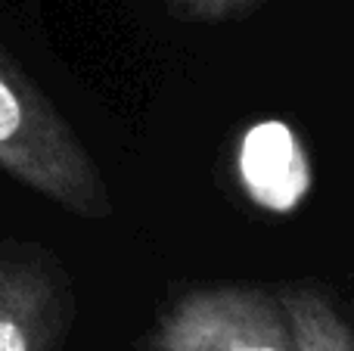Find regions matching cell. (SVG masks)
Segmentation results:
<instances>
[{"mask_svg":"<svg viewBox=\"0 0 354 351\" xmlns=\"http://www.w3.org/2000/svg\"><path fill=\"white\" fill-rule=\"evenodd\" d=\"M187 22H230L255 12L264 0H156Z\"/></svg>","mask_w":354,"mask_h":351,"instance_id":"5b68a950","label":"cell"},{"mask_svg":"<svg viewBox=\"0 0 354 351\" xmlns=\"http://www.w3.org/2000/svg\"><path fill=\"white\" fill-rule=\"evenodd\" d=\"M280 302L292 323L295 351H354V333L345 317L314 286H289Z\"/></svg>","mask_w":354,"mask_h":351,"instance_id":"277c9868","label":"cell"},{"mask_svg":"<svg viewBox=\"0 0 354 351\" xmlns=\"http://www.w3.org/2000/svg\"><path fill=\"white\" fill-rule=\"evenodd\" d=\"M0 171L81 218L103 221L112 196L72 124L0 47Z\"/></svg>","mask_w":354,"mask_h":351,"instance_id":"6da1fadb","label":"cell"},{"mask_svg":"<svg viewBox=\"0 0 354 351\" xmlns=\"http://www.w3.org/2000/svg\"><path fill=\"white\" fill-rule=\"evenodd\" d=\"M68 323L72 290L53 255L0 240V351H59Z\"/></svg>","mask_w":354,"mask_h":351,"instance_id":"3957f363","label":"cell"},{"mask_svg":"<svg viewBox=\"0 0 354 351\" xmlns=\"http://www.w3.org/2000/svg\"><path fill=\"white\" fill-rule=\"evenodd\" d=\"M149 351H295V336L280 292L212 286L177 298Z\"/></svg>","mask_w":354,"mask_h":351,"instance_id":"7a4b0ae2","label":"cell"}]
</instances>
